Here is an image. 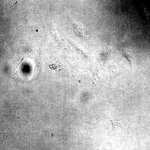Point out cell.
<instances>
[{"label": "cell", "instance_id": "cell-1", "mask_svg": "<svg viewBox=\"0 0 150 150\" xmlns=\"http://www.w3.org/2000/svg\"><path fill=\"white\" fill-rule=\"evenodd\" d=\"M125 119L124 118L115 120H109L111 123L113 128L115 129L116 128L121 127V126L123 120Z\"/></svg>", "mask_w": 150, "mask_h": 150}, {"label": "cell", "instance_id": "cell-2", "mask_svg": "<svg viewBox=\"0 0 150 150\" xmlns=\"http://www.w3.org/2000/svg\"><path fill=\"white\" fill-rule=\"evenodd\" d=\"M123 54L124 56L126 57L128 60L130 62H131L132 60V57L129 53L127 52H124Z\"/></svg>", "mask_w": 150, "mask_h": 150}]
</instances>
